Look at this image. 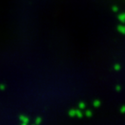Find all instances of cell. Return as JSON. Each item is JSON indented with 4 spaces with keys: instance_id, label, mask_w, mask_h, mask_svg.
<instances>
[{
    "instance_id": "1",
    "label": "cell",
    "mask_w": 125,
    "mask_h": 125,
    "mask_svg": "<svg viewBox=\"0 0 125 125\" xmlns=\"http://www.w3.org/2000/svg\"><path fill=\"white\" fill-rule=\"evenodd\" d=\"M19 120L22 122V123H29V122H30L29 117L26 116V115H19Z\"/></svg>"
},
{
    "instance_id": "2",
    "label": "cell",
    "mask_w": 125,
    "mask_h": 125,
    "mask_svg": "<svg viewBox=\"0 0 125 125\" xmlns=\"http://www.w3.org/2000/svg\"><path fill=\"white\" fill-rule=\"evenodd\" d=\"M68 114L70 117H76V109H72L69 110Z\"/></svg>"
},
{
    "instance_id": "3",
    "label": "cell",
    "mask_w": 125,
    "mask_h": 125,
    "mask_svg": "<svg viewBox=\"0 0 125 125\" xmlns=\"http://www.w3.org/2000/svg\"><path fill=\"white\" fill-rule=\"evenodd\" d=\"M92 115H93V114H92V111L91 110H90V109H86L85 111H84V115L87 116V117H89V118L91 117Z\"/></svg>"
},
{
    "instance_id": "4",
    "label": "cell",
    "mask_w": 125,
    "mask_h": 125,
    "mask_svg": "<svg viewBox=\"0 0 125 125\" xmlns=\"http://www.w3.org/2000/svg\"><path fill=\"white\" fill-rule=\"evenodd\" d=\"M93 106L95 108H98L101 106V101L100 100H95V101L93 102Z\"/></svg>"
},
{
    "instance_id": "5",
    "label": "cell",
    "mask_w": 125,
    "mask_h": 125,
    "mask_svg": "<svg viewBox=\"0 0 125 125\" xmlns=\"http://www.w3.org/2000/svg\"><path fill=\"white\" fill-rule=\"evenodd\" d=\"M85 108H86V104L84 103V102H81V103H79V104H78V109L83 110Z\"/></svg>"
},
{
    "instance_id": "6",
    "label": "cell",
    "mask_w": 125,
    "mask_h": 125,
    "mask_svg": "<svg viewBox=\"0 0 125 125\" xmlns=\"http://www.w3.org/2000/svg\"><path fill=\"white\" fill-rule=\"evenodd\" d=\"M42 121H43V120H42V118L41 117H37V118H36V120H35V124L36 125H40L42 123Z\"/></svg>"
},
{
    "instance_id": "7",
    "label": "cell",
    "mask_w": 125,
    "mask_h": 125,
    "mask_svg": "<svg viewBox=\"0 0 125 125\" xmlns=\"http://www.w3.org/2000/svg\"><path fill=\"white\" fill-rule=\"evenodd\" d=\"M117 30H118L121 33L125 34V27H123V26H119V27H117Z\"/></svg>"
},
{
    "instance_id": "8",
    "label": "cell",
    "mask_w": 125,
    "mask_h": 125,
    "mask_svg": "<svg viewBox=\"0 0 125 125\" xmlns=\"http://www.w3.org/2000/svg\"><path fill=\"white\" fill-rule=\"evenodd\" d=\"M114 70H115V71H119V70H121V66H120V64L115 63V64L114 65Z\"/></svg>"
},
{
    "instance_id": "9",
    "label": "cell",
    "mask_w": 125,
    "mask_h": 125,
    "mask_svg": "<svg viewBox=\"0 0 125 125\" xmlns=\"http://www.w3.org/2000/svg\"><path fill=\"white\" fill-rule=\"evenodd\" d=\"M121 112L122 113H125V106H122L121 107Z\"/></svg>"
},
{
    "instance_id": "10",
    "label": "cell",
    "mask_w": 125,
    "mask_h": 125,
    "mask_svg": "<svg viewBox=\"0 0 125 125\" xmlns=\"http://www.w3.org/2000/svg\"><path fill=\"white\" fill-rule=\"evenodd\" d=\"M115 90H116L117 92L121 91V87H120V86H116V87H115Z\"/></svg>"
},
{
    "instance_id": "11",
    "label": "cell",
    "mask_w": 125,
    "mask_h": 125,
    "mask_svg": "<svg viewBox=\"0 0 125 125\" xmlns=\"http://www.w3.org/2000/svg\"><path fill=\"white\" fill-rule=\"evenodd\" d=\"M0 89H1V90H5V86H4V85H0Z\"/></svg>"
},
{
    "instance_id": "12",
    "label": "cell",
    "mask_w": 125,
    "mask_h": 125,
    "mask_svg": "<svg viewBox=\"0 0 125 125\" xmlns=\"http://www.w3.org/2000/svg\"><path fill=\"white\" fill-rule=\"evenodd\" d=\"M21 125H28V123H22Z\"/></svg>"
},
{
    "instance_id": "13",
    "label": "cell",
    "mask_w": 125,
    "mask_h": 125,
    "mask_svg": "<svg viewBox=\"0 0 125 125\" xmlns=\"http://www.w3.org/2000/svg\"><path fill=\"white\" fill-rule=\"evenodd\" d=\"M32 125H36V124H35V123H34V124H32Z\"/></svg>"
}]
</instances>
